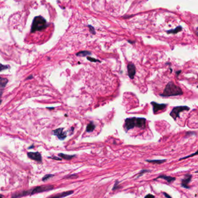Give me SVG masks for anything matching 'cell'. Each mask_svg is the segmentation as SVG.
I'll use <instances>...</instances> for the list:
<instances>
[{
  "mask_svg": "<svg viewBox=\"0 0 198 198\" xmlns=\"http://www.w3.org/2000/svg\"><path fill=\"white\" fill-rule=\"evenodd\" d=\"M48 24L46 20L42 16H37L34 19L31 27V32L42 31L48 27Z\"/></svg>",
  "mask_w": 198,
  "mask_h": 198,
  "instance_id": "obj_3",
  "label": "cell"
},
{
  "mask_svg": "<svg viewBox=\"0 0 198 198\" xmlns=\"http://www.w3.org/2000/svg\"><path fill=\"white\" fill-rule=\"evenodd\" d=\"M181 70H178V71H177L175 72V74H176L177 76H178V75H179L181 73Z\"/></svg>",
  "mask_w": 198,
  "mask_h": 198,
  "instance_id": "obj_30",
  "label": "cell"
},
{
  "mask_svg": "<svg viewBox=\"0 0 198 198\" xmlns=\"http://www.w3.org/2000/svg\"><path fill=\"white\" fill-rule=\"evenodd\" d=\"M198 155V150L197 151H196L195 153H192V154L189 155H188V156H184V157L180 158V159H179V160L180 161V160H184V159H187V158H191V157H192V156Z\"/></svg>",
  "mask_w": 198,
  "mask_h": 198,
  "instance_id": "obj_19",
  "label": "cell"
},
{
  "mask_svg": "<svg viewBox=\"0 0 198 198\" xmlns=\"http://www.w3.org/2000/svg\"><path fill=\"white\" fill-rule=\"evenodd\" d=\"M125 129L126 131L137 127L141 129L146 128V119L144 118H129L125 121Z\"/></svg>",
  "mask_w": 198,
  "mask_h": 198,
  "instance_id": "obj_1",
  "label": "cell"
},
{
  "mask_svg": "<svg viewBox=\"0 0 198 198\" xmlns=\"http://www.w3.org/2000/svg\"><path fill=\"white\" fill-rule=\"evenodd\" d=\"M195 173H198V171H195Z\"/></svg>",
  "mask_w": 198,
  "mask_h": 198,
  "instance_id": "obj_37",
  "label": "cell"
},
{
  "mask_svg": "<svg viewBox=\"0 0 198 198\" xmlns=\"http://www.w3.org/2000/svg\"><path fill=\"white\" fill-rule=\"evenodd\" d=\"M128 75L130 79H133L135 76L136 72V69L135 65L133 63H129L128 65Z\"/></svg>",
  "mask_w": 198,
  "mask_h": 198,
  "instance_id": "obj_9",
  "label": "cell"
},
{
  "mask_svg": "<svg viewBox=\"0 0 198 198\" xmlns=\"http://www.w3.org/2000/svg\"><path fill=\"white\" fill-rule=\"evenodd\" d=\"M159 178H161V179H163V180H166V181L168 183H171L174 182V181L175 180V177L169 176V175H159V176H158V177H156V178H155V179L153 180H154V181H155V180H158V179H159Z\"/></svg>",
  "mask_w": 198,
  "mask_h": 198,
  "instance_id": "obj_12",
  "label": "cell"
},
{
  "mask_svg": "<svg viewBox=\"0 0 198 198\" xmlns=\"http://www.w3.org/2000/svg\"><path fill=\"white\" fill-rule=\"evenodd\" d=\"M10 68V66H8V65H2L1 64H0V72L2 71L3 70H7V69H8Z\"/></svg>",
  "mask_w": 198,
  "mask_h": 198,
  "instance_id": "obj_22",
  "label": "cell"
},
{
  "mask_svg": "<svg viewBox=\"0 0 198 198\" xmlns=\"http://www.w3.org/2000/svg\"><path fill=\"white\" fill-rule=\"evenodd\" d=\"M27 156L32 160H35L38 162H42V156H41V153L38 152H30L27 153Z\"/></svg>",
  "mask_w": 198,
  "mask_h": 198,
  "instance_id": "obj_10",
  "label": "cell"
},
{
  "mask_svg": "<svg viewBox=\"0 0 198 198\" xmlns=\"http://www.w3.org/2000/svg\"><path fill=\"white\" fill-rule=\"evenodd\" d=\"M49 158H51V159H54V160H61L62 159L61 158L57 157V156H50V157H48Z\"/></svg>",
  "mask_w": 198,
  "mask_h": 198,
  "instance_id": "obj_27",
  "label": "cell"
},
{
  "mask_svg": "<svg viewBox=\"0 0 198 198\" xmlns=\"http://www.w3.org/2000/svg\"><path fill=\"white\" fill-rule=\"evenodd\" d=\"M119 182L118 181V180H116V181H115V184H114V187L113 188V190H118V189H119V188H120V187H119Z\"/></svg>",
  "mask_w": 198,
  "mask_h": 198,
  "instance_id": "obj_23",
  "label": "cell"
},
{
  "mask_svg": "<svg viewBox=\"0 0 198 198\" xmlns=\"http://www.w3.org/2000/svg\"><path fill=\"white\" fill-rule=\"evenodd\" d=\"M59 156H60L61 159H65V160H71V159H72V158H74L76 156L75 155H66V154H64V153H59Z\"/></svg>",
  "mask_w": 198,
  "mask_h": 198,
  "instance_id": "obj_14",
  "label": "cell"
},
{
  "mask_svg": "<svg viewBox=\"0 0 198 198\" xmlns=\"http://www.w3.org/2000/svg\"><path fill=\"white\" fill-rule=\"evenodd\" d=\"M182 27L181 26H178V27L175 28V29L173 30H170L167 31V33L168 34H177L178 32L181 31L182 30Z\"/></svg>",
  "mask_w": 198,
  "mask_h": 198,
  "instance_id": "obj_17",
  "label": "cell"
},
{
  "mask_svg": "<svg viewBox=\"0 0 198 198\" xmlns=\"http://www.w3.org/2000/svg\"><path fill=\"white\" fill-rule=\"evenodd\" d=\"M128 42L131 43V44H133V43H134V42H132V41H129Z\"/></svg>",
  "mask_w": 198,
  "mask_h": 198,
  "instance_id": "obj_34",
  "label": "cell"
},
{
  "mask_svg": "<svg viewBox=\"0 0 198 198\" xmlns=\"http://www.w3.org/2000/svg\"><path fill=\"white\" fill-rule=\"evenodd\" d=\"M87 59H88V60H89L90 61H91V62H99V63L101 62L99 60H97V59H96L93 58V57H91L89 56L87 57Z\"/></svg>",
  "mask_w": 198,
  "mask_h": 198,
  "instance_id": "obj_24",
  "label": "cell"
},
{
  "mask_svg": "<svg viewBox=\"0 0 198 198\" xmlns=\"http://www.w3.org/2000/svg\"><path fill=\"white\" fill-rule=\"evenodd\" d=\"M151 104H152L153 107V112L155 114L157 113L158 112H159V111L163 110L165 108H166V107L168 106L167 104H158V103L155 101H152Z\"/></svg>",
  "mask_w": 198,
  "mask_h": 198,
  "instance_id": "obj_7",
  "label": "cell"
},
{
  "mask_svg": "<svg viewBox=\"0 0 198 198\" xmlns=\"http://www.w3.org/2000/svg\"><path fill=\"white\" fill-rule=\"evenodd\" d=\"M192 179V175L190 174H186L184 175V177L181 180V186L183 188L186 189H190L188 184L190 182V180Z\"/></svg>",
  "mask_w": 198,
  "mask_h": 198,
  "instance_id": "obj_8",
  "label": "cell"
},
{
  "mask_svg": "<svg viewBox=\"0 0 198 198\" xmlns=\"http://www.w3.org/2000/svg\"><path fill=\"white\" fill-rule=\"evenodd\" d=\"M94 129H95V125L93 122H91L87 125L86 131V132H91V131L94 130Z\"/></svg>",
  "mask_w": 198,
  "mask_h": 198,
  "instance_id": "obj_15",
  "label": "cell"
},
{
  "mask_svg": "<svg viewBox=\"0 0 198 198\" xmlns=\"http://www.w3.org/2000/svg\"><path fill=\"white\" fill-rule=\"evenodd\" d=\"M33 147H34V146H31V147H29V149H30V148H33Z\"/></svg>",
  "mask_w": 198,
  "mask_h": 198,
  "instance_id": "obj_36",
  "label": "cell"
},
{
  "mask_svg": "<svg viewBox=\"0 0 198 198\" xmlns=\"http://www.w3.org/2000/svg\"><path fill=\"white\" fill-rule=\"evenodd\" d=\"M4 198V196L2 195H0V198Z\"/></svg>",
  "mask_w": 198,
  "mask_h": 198,
  "instance_id": "obj_35",
  "label": "cell"
},
{
  "mask_svg": "<svg viewBox=\"0 0 198 198\" xmlns=\"http://www.w3.org/2000/svg\"><path fill=\"white\" fill-rule=\"evenodd\" d=\"M77 174H71V175H69L68 176H66L64 177V178H77Z\"/></svg>",
  "mask_w": 198,
  "mask_h": 198,
  "instance_id": "obj_26",
  "label": "cell"
},
{
  "mask_svg": "<svg viewBox=\"0 0 198 198\" xmlns=\"http://www.w3.org/2000/svg\"><path fill=\"white\" fill-rule=\"evenodd\" d=\"M91 52L88 51H81L78 52L76 54V55L77 56H81V57H85L87 56L88 55H91Z\"/></svg>",
  "mask_w": 198,
  "mask_h": 198,
  "instance_id": "obj_16",
  "label": "cell"
},
{
  "mask_svg": "<svg viewBox=\"0 0 198 198\" xmlns=\"http://www.w3.org/2000/svg\"><path fill=\"white\" fill-rule=\"evenodd\" d=\"M8 79L5 78L0 77V91H3L4 89L5 88L6 85L8 84Z\"/></svg>",
  "mask_w": 198,
  "mask_h": 198,
  "instance_id": "obj_13",
  "label": "cell"
},
{
  "mask_svg": "<svg viewBox=\"0 0 198 198\" xmlns=\"http://www.w3.org/2000/svg\"><path fill=\"white\" fill-rule=\"evenodd\" d=\"M48 108V109H50V110H52V109H53V110L54 108H53V107H51V108H49V107H48V108Z\"/></svg>",
  "mask_w": 198,
  "mask_h": 198,
  "instance_id": "obj_33",
  "label": "cell"
},
{
  "mask_svg": "<svg viewBox=\"0 0 198 198\" xmlns=\"http://www.w3.org/2000/svg\"><path fill=\"white\" fill-rule=\"evenodd\" d=\"M183 94V91L181 88L171 81L167 84L163 92L161 93L160 96L162 97H170L180 96Z\"/></svg>",
  "mask_w": 198,
  "mask_h": 198,
  "instance_id": "obj_2",
  "label": "cell"
},
{
  "mask_svg": "<svg viewBox=\"0 0 198 198\" xmlns=\"http://www.w3.org/2000/svg\"><path fill=\"white\" fill-rule=\"evenodd\" d=\"M88 27L89 28V30H90V31L91 34H96V32H95V30H94V28L93 27V26H91V25H88Z\"/></svg>",
  "mask_w": 198,
  "mask_h": 198,
  "instance_id": "obj_25",
  "label": "cell"
},
{
  "mask_svg": "<svg viewBox=\"0 0 198 198\" xmlns=\"http://www.w3.org/2000/svg\"><path fill=\"white\" fill-rule=\"evenodd\" d=\"M54 177V175L53 174H46V175H45V176L42 178V181H47V180L50 179V178H52V177Z\"/></svg>",
  "mask_w": 198,
  "mask_h": 198,
  "instance_id": "obj_21",
  "label": "cell"
},
{
  "mask_svg": "<svg viewBox=\"0 0 198 198\" xmlns=\"http://www.w3.org/2000/svg\"><path fill=\"white\" fill-rule=\"evenodd\" d=\"M74 193L73 190H68V191L63 192L59 193L57 194L54 195L53 196H51L48 198H63L66 197V196H70Z\"/></svg>",
  "mask_w": 198,
  "mask_h": 198,
  "instance_id": "obj_11",
  "label": "cell"
},
{
  "mask_svg": "<svg viewBox=\"0 0 198 198\" xmlns=\"http://www.w3.org/2000/svg\"><path fill=\"white\" fill-rule=\"evenodd\" d=\"M166 159H163V160H146V162L154 164H162L166 162Z\"/></svg>",
  "mask_w": 198,
  "mask_h": 198,
  "instance_id": "obj_18",
  "label": "cell"
},
{
  "mask_svg": "<svg viewBox=\"0 0 198 198\" xmlns=\"http://www.w3.org/2000/svg\"><path fill=\"white\" fill-rule=\"evenodd\" d=\"M144 198H155V196L150 193V194L147 195L145 196Z\"/></svg>",
  "mask_w": 198,
  "mask_h": 198,
  "instance_id": "obj_28",
  "label": "cell"
},
{
  "mask_svg": "<svg viewBox=\"0 0 198 198\" xmlns=\"http://www.w3.org/2000/svg\"><path fill=\"white\" fill-rule=\"evenodd\" d=\"M163 193L164 196H165L166 198H172L171 197V196H170L169 194H168V193H166V192H163Z\"/></svg>",
  "mask_w": 198,
  "mask_h": 198,
  "instance_id": "obj_29",
  "label": "cell"
},
{
  "mask_svg": "<svg viewBox=\"0 0 198 198\" xmlns=\"http://www.w3.org/2000/svg\"><path fill=\"white\" fill-rule=\"evenodd\" d=\"M190 108L188 106H177L174 107L170 113V115L173 118L174 120H176L177 118H180V113L184 111H189Z\"/></svg>",
  "mask_w": 198,
  "mask_h": 198,
  "instance_id": "obj_4",
  "label": "cell"
},
{
  "mask_svg": "<svg viewBox=\"0 0 198 198\" xmlns=\"http://www.w3.org/2000/svg\"><path fill=\"white\" fill-rule=\"evenodd\" d=\"M150 171L151 170H147V169L141 170L139 172V173L138 174V176L137 177V178H138V177L142 176L143 174L146 173H148V172H150Z\"/></svg>",
  "mask_w": 198,
  "mask_h": 198,
  "instance_id": "obj_20",
  "label": "cell"
},
{
  "mask_svg": "<svg viewBox=\"0 0 198 198\" xmlns=\"http://www.w3.org/2000/svg\"><path fill=\"white\" fill-rule=\"evenodd\" d=\"M196 34H197V35L198 36V27L196 29Z\"/></svg>",
  "mask_w": 198,
  "mask_h": 198,
  "instance_id": "obj_32",
  "label": "cell"
},
{
  "mask_svg": "<svg viewBox=\"0 0 198 198\" xmlns=\"http://www.w3.org/2000/svg\"><path fill=\"white\" fill-rule=\"evenodd\" d=\"M64 128H59L57 129L54 130L53 131L52 133L54 135L58 137V138L60 140H63L67 137V133L63 131Z\"/></svg>",
  "mask_w": 198,
  "mask_h": 198,
  "instance_id": "obj_6",
  "label": "cell"
},
{
  "mask_svg": "<svg viewBox=\"0 0 198 198\" xmlns=\"http://www.w3.org/2000/svg\"><path fill=\"white\" fill-rule=\"evenodd\" d=\"M32 77H33V76H32V75H30V76H29V77L27 78V79H31V78H32Z\"/></svg>",
  "mask_w": 198,
  "mask_h": 198,
  "instance_id": "obj_31",
  "label": "cell"
},
{
  "mask_svg": "<svg viewBox=\"0 0 198 198\" xmlns=\"http://www.w3.org/2000/svg\"><path fill=\"white\" fill-rule=\"evenodd\" d=\"M54 188V186L52 185H42L36 187L30 190V195L36 194V193H42L44 192L49 191V190H52Z\"/></svg>",
  "mask_w": 198,
  "mask_h": 198,
  "instance_id": "obj_5",
  "label": "cell"
}]
</instances>
